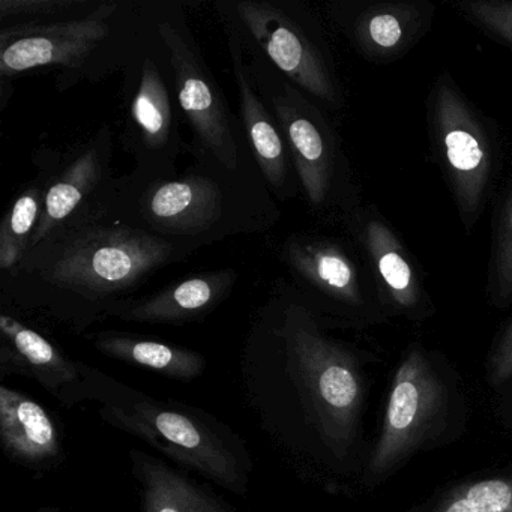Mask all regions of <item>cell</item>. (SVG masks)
<instances>
[{
	"label": "cell",
	"mask_w": 512,
	"mask_h": 512,
	"mask_svg": "<svg viewBox=\"0 0 512 512\" xmlns=\"http://www.w3.org/2000/svg\"><path fill=\"white\" fill-rule=\"evenodd\" d=\"M181 175L145 178L130 172L115 178L100 205L128 226L175 242L196 253L238 235L271 230L281 209L262 175H235L193 151Z\"/></svg>",
	"instance_id": "obj_3"
},
{
	"label": "cell",
	"mask_w": 512,
	"mask_h": 512,
	"mask_svg": "<svg viewBox=\"0 0 512 512\" xmlns=\"http://www.w3.org/2000/svg\"><path fill=\"white\" fill-rule=\"evenodd\" d=\"M85 364L8 311L0 314V377L23 376L37 382L62 406L89 401Z\"/></svg>",
	"instance_id": "obj_16"
},
{
	"label": "cell",
	"mask_w": 512,
	"mask_h": 512,
	"mask_svg": "<svg viewBox=\"0 0 512 512\" xmlns=\"http://www.w3.org/2000/svg\"><path fill=\"white\" fill-rule=\"evenodd\" d=\"M124 127L121 142L134 158L133 173L145 178L178 175L179 158L188 143L179 128L175 82L166 44L154 20V2L149 19L122 70Z\"/></svg>",
	"instance_id": "obj_10"
},
{
	"label": "cell",
	"mask_w": 512,
	"mask_h": 512,
	"mask_svg": "<svg viewBox=\"0 0 512 512\" xmlns=\"http://www.w3.org/2000/svg\"><path fill=\"white\" fill-rule=\"evenodd\" d=\"M277 280L257 311L241 356L242 383L260 428L298 469L350 466L365 401L358 356Z\"/></svg>",
	"instance_id": "obj_1"
},
{
	"label": "cell",
	"mask_w": 512,
	"mask_h": 512,
	"mask_svg": "<svg viewBox=\"0 0 512 512\" xmlns=\"http://www.w3.org/2000/svg\"><path fill=\"white\" fill-rule=\"evenodd\" d=\"M154 20L169 52L179 112L193 131V143L188 146L235 175H262L241 118L230 110L188 26L184 2L154 0Z\"/></svg>",
	"instance_id": "obj_9"
},
{
	"label": "cell",
	"mask_w": 512,
	"mask_h": 512,
	"mask_svg": "<svg viewBox=\"0 0 512 512\" xmlns=\"http://www.w3.org/2000/svg\"><path fill=\"white\" fill-rule=\"evenodd\" d=\"M487 301L496 310L512 305V169L493 200L487 266Z\"/></svg>",
	"instance_id": "obj_23"
},
{
	"label": "cell",
	"mask_w": 512,
	"mask_h": 512,
	"mask_svg": "<svg viewBox=\"0 0 512 512\" xmlns=\"http://www.w3.org/2000/svg\"><path fill=\"white\" fill-rule=\"evenodd\" d=\"M142 512H236L223 497L148 452L130 451Z\"/></svg>",
	"instance_id": "obj_20"
},
{
	"label": "cell",
	"mask_w": 512,
	"mask_h": 512,
	"mask_svg": "<svg viewBox=\"0 0 512 512\" xmlns=\"http://www.w3.org/2000/svg\"><path fill=\"white\" fill-rule=\"evenodd\" d=\"M277 254L290 286L328 328H367L391 319L349 238L296 232L283 239Z\"/></svg>",
	"instance_id": "obj_11"
},
{
	"label": "cell",
	"mask_w": 512,
	"mask_h": 512,
	"mask_svg": "<svg viewBox=\"0 0 512 512\" xmlns=\"http://www.w3.org/2000/svg\"><path fill=\"white\" fill-rule=\"evenodd\" d=\"M37 512H61V509L58 506H43V508L38 509Z\"/></svg>",
	"instance_id": "obj_28"
},
{
	"label": "cell",
	"mask_w": 512,
	"mask_h": 512,
	"mask_svg": "<svg viewBox=\"0 0 512 512\" xmlns=\"http://www.w3.org/2000/svg\"><path fill=\"white\" fill-rule=\"evenodd\" d=\"M455 11L479 31L512 49V2L508 0H458Z\"/></svg>",
	"instance_id": "obj_26"
},
{
	"label": "cell",
	"mask_w": 512,
	"mask_h": 512,
	"mask_svg": "<svg viewBox=\"0 0 512 512\" xmlns=\"http://www.w3.org/2000/svg\"><path fill=\"white\" fill-rule=\"evenodd\" d=\"M328 14L364 61L386 65L418 46L433 26L436 7L428 0L335 2Z\"/></svg>",
	"instance_id": "obj_14"
},
{
	"label": "cell",
	"mask_w": 512,
	"mask_h": 512,
	"mask_svg": "<svg viewBox=\"0 0 512 512\" xmlns=\"http://www.w3.org/2000/svg\"><path fill=\"white\" fill-rule=\"evenodd\" d=\"M428 512H512V473L457 485L431 505Z\"/></svg>",
	"instance_id": "obj_24"
},
{
	"label": "cell",
	"mask_w": 512,
	"mask_h": 512,
	"mask_svg": "<svg viewBox=\"0 0 512 512\" xmlns=\"http://www.w3.org/2000/svg\"><path fill=\"white\" fill-rule=\"evenodd\" d=\"M446 398L430 353L412 344L392 377L382 430L368 463L371 481H382L427 442L445 415Z\"/></svg>",
	"instance_id": "obj_12"
},
{
	"label": "cell",
	"mask_w": 512,
	"mask_h": 512,
	"mask_svg": "<svg viewBox=\"0 0 512 512\" xmlns=\"http://www.w3.org/2000/svg\"><path fill=\"white\" fill-rule=\"evenodd\" d=\"M238 278L232 268L190 275L151 295L122 302L110 319L173 326L202 322L229 298Z\"/></svg>",
	"instance_id": "obj_18"
},
{
	"label": "cell",
	"mask_w": 512,
	"mask_h": 512,
	"mask_svg": "<svg viewBox=\"0 0 512 512\" xmlns=\"http://www.w3.org/2000/svg\"><path fill=\"white\" fill-rule=\"evenodd\" d=\"M226 37L238 89L239 115L254 160L278 202L295 199L301 190L280 125L254 83L241 41L229 31H226Z\"/></svg>",
	"instance_id": "obj_17"
},
{
	"label": "cell",
	"mask_w": 512,
	"mask_h": 512,
	"mask_svg": "<svg viewBox=\"0 0 512 512\" xmlns=\"http://www.w3.org/2000/svg\"><path fill=\"white\" fill-rule=\"evenodd\" d=\"M55 152L38 155L41 170L17 194L0 223V272H8L26 256L43 214Z\"/></svg>",
	"instance_id": "obj_22"
},
{
	"label": "cell",
	"mask_w": 512,
	"mask_h": 512,
	"mask_svg": "<svg viewBox=\"0 0 512 512\" xmlns=\"http://www.w3.org/2000/svg\"><path fill=\"white\" fill-rule=\"evenodd\" d=\"M0 443L11 463L34 472H49L65 457L61 425L34 398L0 386Z\"/></svg>",
	"instance_id": "obj_19"
},
{
	"label": "cell",
	"mask_w": 512,
	"mask_h": 512,
	"mask_svg": "<svg viewBox=\"0 0 512 512\" xmlns=\"http://www.w3.org/2000/svg\"><path fill=\"white\" fill-rule=\"evenodd\" d=\"M193 254L128 226L98 202L0 272V298L83 334L110 319L160 269Z\"/></svg>",
	"instance_id": "obj_2"
},
{
	"label": "cell",
	"mask_w": 512,
	"mask_h": 512,
	"mask_svg": "<svg viewBox=\"0 0 512 512\" xmlns=\"http://www.w3.org/2000/svg\"><path fill=\"white\" fill-rule=\"evenodd\" d=\"M245 56L263 101L280 125L308 208L322 220L343 223L362 200L328 113L268 62Z\"/></svg>",
	"instance_id": "obj_7"
},
{
	"label": "cell",
	"mask_w": 512,
	"mask_h": 512,
	"mask_svg": "<svg viewBox=\"0 0 512 512\" xmlns=\"http://www.w3.org/2000/svg\"><path fill=\"white\" fill-rule=\"evenodd\" d=\"M347 238L358 248L389 316L425 322L436 305L418 260L373 203H361L344 218Z\"/></svg>",
	"instance_id": "obj_13"
},
{
	"label": "cell",
	"mask_w": 512,
	"mask_h": 512,
	"mask_svg": "<svg viewBox=\"0 0 512 512\" xmlns=\"http://www.w3.org/2000/svg\"><path fill=\"white\" fill-rule=\"evenodd\" d=\"M151 2L103 0L79 19L0 28V80L41 68L56 71V91L122 73L149 19Z\"/></svg>",
	"instance_id": "obj_5"
},
{
	"label": "cell",
	"mask_w": 512,
	"mask_h": 512,
	"mask_svg": "<svg viewBox=\"0 0 512 512\" xmlns=\"http://www.w3.org/2000/svg\"><path fill=\"white\" fill-rule=\"evenodd\" d=\"M89 401L106 424L139 437L167 458L230 493L245 494L254 463L245 440L217 416L152 397L85 364Z\"/></svg>",
	"instance_id": "obj_4"
},
{
	"label": "cell",
	"mask_w": 512,
	"mask_h": 512,
	"mask_svg": "<svg viewBox=\"0 0 512 512\" xmlns=\"http://www.w3.org/2000/svg\"><path fill=\"white\" fill-rule=\"evenodd\" d=\"M113 128L106 124L68 154L53 155L43 214L31 248L49 238L65 223L97 205L115 179L112 169Z\"/></svg>",
	"instance_id": "obj_15"
},
{
	"label": "cell",
	"mask_w": 512,
	"mask_h": 512,
	"mask_svg": "<svg viewBox=\"0 0 512 512\" xmlns=\"http://www.w3.org/2000/svg\"><path fill=\"white\" fill-rule=\"evenodd\" d=\"M488 379L493 385H502L512 379V317L497 337L488 361Z\"/></svg>",
	"instance_id": "obj_27"
},
{
	"label": "cell",
	"mask_w": 512,
	"mask_h": 512,
	"mask_svg": "<svg viewBox=\"0 0 512 512\" xmlns=\"http://www.w3.org/2000/svg\"><path fill=\"white\" fill-rule=\"evenodd\" d=\"M103 0H0L2 26L19 23L79 19L100 7Z\"/></svg>",
	"instance_id": "obj_25"
},
{
	"label": "cell",
	"mask_w": 512,
	"mask_h": 512,
	"mask_svg": "<svg viewBox=\"0 0 512 512\" xmlns=\"http://www.w3.org/2000/svg\"><path fill=\"white\" fill-rule=\"evenodd\" d=\"M425 109L431 160L451 193L463 232L470 236L500 188L505 163L502 130L448 71L434 79Z\"/></svg>",
	"instance_id": "obj_6"
},
{
	"label": "cell",
	"mask_w": 512,
	"mask_h": 512,
	"mask_svg": "<svg viewBox=\"0 0 512 512\" xmlns=\"http://www.w3.org/2000/svg\"><path fill=\"white\" fill-rule=\"evenodd\" d=\"M92 346L107 358L154 371L167 379L193 382L208 367L202 353L166 341L119 331L86 335Z\"/></svg>",
	"instance_id": "obj_21"
},
{
	"label": "cell",
	"mask_w": 512,
	"mask_h": 512,
	"mask_svg": "<svg viewBox=\"0 0 512 512\" xmlns=\"http://www.w3.org/2000/svg\"><path fill=\"white\" fill-rule=\"evenodd\" d=\"M215 10L245 55L268 62L326 112L344 109L343 83L325 29L307 5L299 0H224Z\"/></svg>",
	"instance_id": "obj_8"
}]
</instances>
